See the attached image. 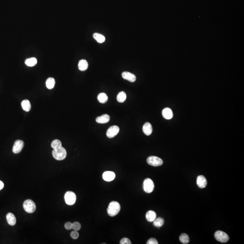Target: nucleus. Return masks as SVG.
I'll list each match as a JSON object with an SVG mask.
<instances>
[{"label":"nucleus","mask_w":244,"mask_h":244,"mask_svg":"<svg viewBox=\"0 0 244 244\" xmlns=\"http://www.w3.org/2000/svg\"><path fill=\"white\" fill-rule=\"evenodd\" d=\"M115 178V174L112 171H105L103 174V179L107 182L111 181Z\"/></svg>","instance_id":"nucleus-11"},{"label":"nucleus","mask_w":244,"mask_h":244,"mask_svg":"<svg viewBox=\"0 0 244 244\" xmlns=\"http://www.w3.org/2000/svg\"><path fill=\"white\" fill-rule=\"evenodd\" d=\"M154 189V184L151 179H145L143 182V189L145 192L151 193L153 191Z\"/></svg>","instance_id":"nucleus-7"},{"label":"nucleus","mask_w":244,"mask_h":244,"mask_svg":"<svg viewBox=\"0 0 244 244\" xmlns=\"http://www.w3.org/2000/svg\"><path fill=\"white\" fill-rule=\"evenodd\" d=\"M66 203L68 205H73L76 203L77 197L74 193L71 191H68L64 196Z\"/></svg>","instance_id":"nucleus-5"},{"label":"nucleus","mask_w":244,"mask_h":244,"mask_svg":"<svg viewBox=\"0 0 244 244\" xmlns=\"http://www.w3.org/2000/svg\"><path fill=\"white\" fill-rule=\"evenodd\" d=\"M51 147L53 149H57L62 147V143L59 140H54L51 143Z\"/></svg>","instance_id":"nucleus-27"},{"label":"nucleus","mask_w":244,"mask_h":244,"mask_svg":"<svg viewBox=\"0 0 244 244\" xmlns=\"http://www.w3.org/2000/svg\"><path fill=\"white\" fill-rule=\"evenodd\" d=\"M98 100L101 104H105L107 102L108 100V97L105 93H101L98 96Z\"/></svg>","instance_id":"nucleus-23"},{"label":"nucleus","mask_w":244,"mask_h":244,"mask_svg":"<svg viewBox=\"0 0 244 244\" xmlns=\"http://www.w3.org/2000/svg\"><path fill=\"white\" fill-rule=\"evenodd\" d=\"M157 215L154 211L150 210L147 212L146 213V217L147 220L150 222H152L155 220L156 218Z\"/></svg>","instance_id":"nucleus-18"},{"label":"nucleus","mask_w":244,"mask_h":244,"mask_svg":"<svg viewBox=\"0 0 244 244\" xmlns=\"http://www.w3.org/2000/svg\"><path fill=\"white\" fill-rule=\"evenodd\" d=\"M120 244H131V241L127 238H123L120 241Z\"/></svg>","instance_id":"nucleus-30"},{"label":"nucleus","mask_w":244,"mask_h":244,"mask_svg":"<svg viewBox=\"0 0 244 244\" xmlns=\"http://www.w3.org/2000/svg\"><path fill=\"white\" fill-rule=\"evenodd\" d=\"M143 132L147 136H149L151 134L152 132V127L151 124L148 122L144 124L143 127Z\"/></svg>","instance_id":"nucleus-15"},{"label":"nucleus","mask_w":244,"mask_h":244,"mask_svg":"<svg viewBox=\"0 0 244 244\" xmlns=\"http://www.w3.org/2000/svg\"><path fill=\"white\" fill-rule=\"evenodd\" d=\"M4 186V185L3 183L1 181H0V190L3 188Z\"/></svg>","instance_id":"nucleus-33"},{"label":"nucleus","mask_w":244,"mask_h":244,"mask_svg":"<svg viewBox=\"0 0 244 244\" xmlns=\"http://www.w3.org/2000/svg\"><path fill=\"white\" fill-rule=\"evenodd\" d=\"M122 76L123 79L130 82H134L136 80V77L135 75L127 71H124L122 73Z\"/></svg>","instance_id":"nucleus-10"},{"label":"nucleus","mask_w":244,"mask_h":244,"mask_svg":"<svg viewBox=\"0 0 244 244\" xmlns=\"http://www.w3.org/2000/svg\"><path fill=\"white\" fill-rule=\"evenodd\" d=\"M52 154L56 160L62 161L66 158L67 152L65 148L61 147L57 149H53L52 151Z\"/></svg>","instance_id":"nucleus-2"},{"label":"nucleus","mask_w":244,"mask_h":244,"mask_svg":"<svg viewBox=\"0 0 244 244\" xmlns=\"http://www.w3.org/2000/svg\"><path fill=\"white\" fill-rule=\"evenodd\" d=\"M25 63L29 67H34L37 63V60L35 57H31L27 59L25 61Z\"/></svg>","instance_id":"nucleus-21"},{"label":"nucleus","mask_w":244,"mask_h":244,"mask_svg":"<svg viewBox=\"0 0 244 244\" xmlns=\"http://www.w3.org/2000/svg\"><path fill=\"white\" fill-rule=\"evenodd\" d=\"M93 37L99 43H103L105 41V38L103 35L97 33H94L93 35Z\"/></svg>","instance_id":"nucleus-20"},{"label":"nucleus","mask_w":244,"mask_h":244,"mask_svg":"<svg viewBox=\"0 0 244 244\" xmlns=\"http://www.w3.org/2000/svg\"><path fill=\"white\" fill-rule=\"evenodd\" d=\"M162 115L163 117L166 119H171L173 118V112L170 108H166L163 109L162 111Z\"/></svg>","instance_id":"nucleus-14"},{"label":"nucleus","mask_w":244,"mask_h":244,"mask_svg":"<svg viewBox=\"0 0 244 244\" xmlns=\"http://www.w3.org/2000/svg\"><path fill=\"white\" fill-rule=\"evenodd\" d=\"M164 223V220L161 217H158L157 219L156 218L153 221L154 225L157 227H161L163 226Z\"/></svg>","instance_id":"nucleus-25"},{"label":"nucleus","mask_w":244,"mask_h":244,"mask_svg":"<svg viewBox=\"0 0 244 244\" xmlns=\"http://www.w3.org/2000/svg\"><path fill=\"white\" fill-rule=\"evenodd\" d=\"M214 237L216 240L221 243H226L229 240V237L228 235L225 232L221 231H216L214 234Z\"/></svg>","instance_id":"nucleus-4"},{"label":"nucleus","mask_w":244,"mask_h":244,"mask_svg":"<svg viewBox=\"0 0 244 244\" xmlns=\"http://www.w3.org/2000/svg\"><path fill=\"white\" fill-rule=\"evenodd\" d=\"M24 209L27 213H32L35 212L36 205L34 201L30 199H27L23 203Z\"/></svg>","instance_id":"nucleus-3"},{"label":"nucleus","mask_w":244,"mask_h":244,"mask_svg":"<svg viewBox=\"0 0 244 244\" xmlns=\"http://www.w3.org/2000/svg\"><path fill=\"white\" fill-rule=\"evenodd\" d=\"M72 226H73V223H71L70 222H67L65 223V228L67 230H71L72 229Z\"/></svg>","instance_id":"nucleus-32"},{"label":"nucleus","mask_w":244,"mask_h":244,"mask_svg":"<svg viewBox=\"0 0 244 244\" xmlns=\"http://www.w3.org/2000/svg\"><path fill=\"white\" fill-rule=\"evenodd\" d=\"M78 68L81 71L87 70L88 67V63L86 60L82 59L78 63Z\"/></svg>","instance_id":"nucleus-17"},{"label":"nucleus","mask_w":244,"mask_h":244,"mask_svg":"<svg viewBox=\"0 0 244 244\" xmlns=\"http://www.w3.org/2000/svg\"><path fill=\"white\" fill-rule=\"evenodd\" d=\"M7 219L8 223L11 226H14L16 223L15 216L12 213H8L7 215Z\"/></svg>","instance_id":"nucleus-16"},{"label":"nucleus","mask_w":244,"mask_h":244,"mask_svg":"<svg viewBox=\"0 0 244 244\" xmlns=\"http://www.w3.org/2000/svg\"><path fill=\"white\" fill-rule=\"evenodd\" d=\"M81 228V225L78 222H74L73 223L72 229L74 231H78Z\"/></svg>","instance_id":"nucleus-28"},{"label":"nucleus","mask_w":244,"mask_h":244,"mask_svg":"<svg viewBox=\"0 0 244 244\" xmlns=\"http://www.w3.org/2000/svg\"><path fill=\"white\" fill-rule=\"evenodd\" d=\"M197 184L201 189L205 188L207 185L206 179L203 175H199L197 179Z\"/></svg>","instance_id":"nucleus-12"},{"label":"nucleus","mask_w":244,"mask_h":244,"mask_svg":"<svg viewBox=\"0 0 244 244\" xmlns=\"http://www.w3.org/2000/svg\"><path fill=\"white\" fill-rule=\"evenodd\" d=\"M24 147V143L23 141L18 140L15 141L13 146L12 151L15 154H17L21 152Z\"/></svg>","instance_id":"nucleus-9"},{"label":"nucleus","mask_w":244,"mask_h":244,"mask_svg":"<svg viewBox=\"0 0 244 244\" xmlns=\"http://www.w3.org/2000/svg\"><path fill=\"white\" fill-rule=\"evenodd\" d=\"M147 162L148 164L153 166H159L163 164L162 159L156 156H151L147 159Z\"/></svg>","instance_id":"nucleus-6"},{"label":"nucleus","mask_w":244,"mask_h":244,"mask_svg":"<svg viewBox=\"0 0 244 244\" xmlns=\"http://www.w3.org/2000/svg\"><path fill=\"white\" fill-rule=\"evenodd\" d=\"M55 84V81L54 78L49 77L46 81V85L47 88L51 90L53 89Z\"/></svg>","instance_id":"nucleus-22"},{"label":"nucleus","mask_w":244,"mask_h":244,"mask_svg":"<svg viewBox=\"0 0 244 244\" xmlns=\"http://www.w3.org/2000/svg\"><path fill=\"white\" fill-rule=\"evenodd\" d=\"M127 98V95L125 92L121 91L118 94L117 96V99L119 102L123 103L125 101Z\"/></svg>","instance_id":"nucleus-24"},{"label":"nucleus","mask_w":244,"mask_h":244,"mask_svg":"<svg viewBox=\"0 0 244 244\" xmlns=\"http://www.w3.org/2000/svg\"><path fill=\"white\" fill-rule=\"evenodd\" d=\"M110 120V116L107 114L103 115L101 116L96 118V121L99 123H106L109 122Z\"/></svg>","instance_id":"nucleus-13"},{"label":"nucleus","mask_w":244,"mask_h":244,"mask_svg":"<svg viewBox=\"0 0 244 244\" xmlns=\"http://www.w3.org/2000/svg\"><path fill=\"white\" fill-rule=\"evenodd\" d=\"M71 237L73 239H77L79 237V234L78 231H72L71 233Z\"/></svg>","instance_id":"nucleus-29"},{"label":"nucleus","mask_w":244,"mask_h":244,"mask_svg":"<svg viewBox=\"0 0 244 244\" xmlns=\"http://www.w3.org/2000/svg\"><path fill=\"white\" fill-rule=\"evenodd\" d=\"M22 108L25 111L29 112L31 108L30 102L27 99H25L21 102Z\"/></svg>","instance_id":"nucleus-19"},{"label":"nucleus","mask_w":244,"mask_h":244,"mask_svg":"<svg viewBox=\"0 0 244 244\" xmlns=\"http://www.w3.org/2000/svg\"><path fill=\"white\" fill-rule=\"evenodd\" d=\"M121 207L118 202L116 201H113L110 202L108 208L107 209V213L110 217H115L119 213L120 211Z\"/></svg>","instance_id":"nucleus-1"},{"label":"nucleus","mask_w":244,"mask_h":244,"mask_svg":"<svg viewBox=\"0 0 244 244\" xmlns=\"http://www.w3.org/2000/svg\"><path fill=\"white\" fill-rule=\"evenodd\" d=\"M147 244H158L157 241L155 238H151L147 241Z\"/></svg>","instance_id":"nucleus-31"},{"label":"nucleus","mask_w":244,"mask_h":244,"mask_svg":"<svg viewBox=\"0 0 244 244\" xmlns=\"http://www.w3.org/2000/svg\"><path fill=\"white\" fill-rule=\"evenodd\" d=\"M179 240L183 244H188L189 242V237L186 234H182L179 237Z\"/></svg>","instance_id":"nucleus-26"},{"label":"nucleus","mask_w":244,"mask_h":244,"mask_svg":"<svg viewBox=\"0 0 244 244\" xmlns=\"http://www.w3.org/2000/svg\"><path fill=\"white\" fill-rule=\"evenodd\" d=\"M119 132V128L116 125L112 126L108 129L106 133L107 137L109 138L115 137Z\"/></svg>","instance_id":"nucleus-8"}]
</instances>
